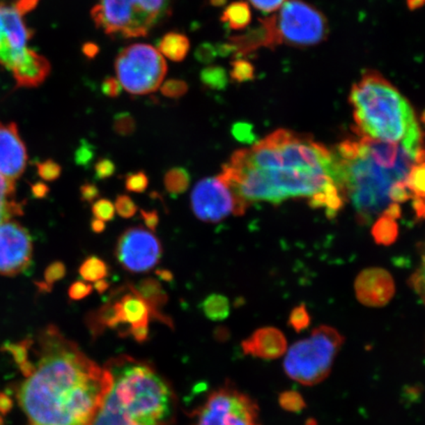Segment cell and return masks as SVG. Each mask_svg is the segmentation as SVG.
I'll return each instance as SVG.
<instances>
[{"mask_svg": "<svg viewBox=\"0 0 425 425\" xmlns=\"http://www.w3.org/2000/svg\"><path fill=\"white\" fill-rule=\"evenodd\" d=\"M218 176L247 204L305 198L332 218L345 203L333 152L286 129L233 153Z\"/></svg>", "mask_w": 425, "mask_h": 425, "instance_id": "6da1fadb", "label": "cell"}, {"mask_svg": "<svg viewBox=\"0 0 425 425\" xmlns=\"http://www.w3.org/2000/svg\"><path fill=\"white\" fill-rule=\"evenodd\" d=\"M18 389L32 425H91L111 385L109 369L90 360L49 325L40 333L39 360Z\"/></svg>", "mask_w": 425, "mask_h": 425, "instance_id": "7a4b0ae2", "label": "cell"}, {"mask_svg": "<svg viewBox=\"0 0 425 425\" xmlns=\"http://www.w3.org/2000/svg\"><path fill=\"white\" fill-rule=\"evenodd\" d=\"M337 178L362 224L381 216L393 202L397 186L405 185L415 164L424 162L400 143L360 136L341 142L333 152Z\"/></svg>", "mask_w": 425, "mask_h": 425, "instance_id": "3957f363", "label": "cell"}, {"mask_svg": "<svg viewBox=\"0 0 425 425\" xmlns=\"http://www.w3.org/2000/svg\"><path fill=\"white\" fill-rule=\"evenodd\" d=\"M107 369L111 385L91 425L173 424V392L151 365L123 355Z\"/></svg>", "mask_w": 425, "mask_h": 425, "instance_id": "277c9868", "label": "cell"}, {"mask_svg": "<svg viewBox=\"0 0 425 425\" xmlns=\"http://www.w3.org/2000/svg\"><path fill=\"white\" fill-rule=\"evenodd\" d=\"M357 135L400 143L417 156H424V132L412 105L378 71L367 70L350 90Z\"/></svg>", "mask_w": 425, "mask_h": 425, "instance_id": "5b68a950", "label": "cell"}, {"mask_svg": "<svg viewBox=\"0 0 425 425\" xmlns=\"http://www.w3.org/2000/svg\"><path fill=\"white\" fill-rule=\"evenodd\" d=\"M171 6L173 0H99L91 16L107 35L139 38L168 17Z\"/></svg>", "mask_w": 425, "mask_h": 425, "instance_id": "8992f818", "label": "cell"}, {"mask_svg": "<svg viewBox=\"0 0 425 425\" xmlns=\"http://www.w3.org/2000/svg\"><path fill=\"white\" fill-rule=\"evenodd\" d=\"M343 343L345 337L333 327H317L308 338L297 341L286 350L284 360L286 374L302 385L321 383L331 373Z\"/></svg>", "mask_w": 425, "mask_h": 425, "instance_id": "52a82bcc", "label": "cell"}, {"mask_svg": "<svg viewBox=\"0 0 425 425\" xmlns=\"http://www.w3.org/2000/svg\"><path fill=\"white\" fill-rule=\"evenodd\" d=\"M271 20L278 45L314 47L329 34L323 13L302 0H286Z\"/></svg>", "mask_w": 425, "mask_h": 425, "instance_id": "ba28073f", "label": "cell"}, {"mask_svg": "<svg viewBox=\"0 0 425 425\" xmlns=\"http://www.w3.org/2000/svg\"><path fill=\"white\" fill-rule=\"evenodd\" d=\"M121 87L131 95H147L161 87L168 65L157 49L134 44L123 49L114 63Z\"/></svg>", "mask_w": 425, "mask_h": 425, "instance_id": "9c48e42d", "label": "cell"}, {"mask_svg": "<svg viewBox=\"0 0 425 425\" xmlns=\"http://www.w3.org/2000/svg\"><path fill=\"white\" fill-rule=\"evenodd\" d=\"M196 425H262L256 401L226 384L210 394L197 410Z\"/></svg>", "mask_w": 425, "mask_h": 425, "instance_id": "30bf717a", "label": "cell"}, {"mask_svg": "<svg viewBox=\"0 0 425 425\" xmlns=\"http://www.w3.org/2000/svg\"><path fill=\"white\" fill-rule=\"evenodd\" d=\"M40 0H16L13 3L0 1V65L9 71L27 51L33 31L25 22V15Z\"/></svg>", "mask_w": 425, "mask_h": 425, "instance_id": "8fae6325", "label": "cell"}, {"mask_svg": "<svg viewBox=\"0 0 425 425\" xmlns=\"http://www.w3.org/2000/svg\"><path fill=\"white\" fill-rule=\"evenodd\" d=\"M190 202L196 218L205 223H218L231 214L242 215L248 205L219 176L200 180Z\"/></svg>", "mask_w": 425, "mask_h": 425, "instance_id": "7c38bea8", "label": "cell"}, {"mask_svg": "<svg viewBox=\"0 0 425 425\" xmlns=\"http://www.w3.org/2000/svg\"><path fill=\"white\" fill-rule=\"evenodd\" d=\"M121 266L130 273H146L159 264L162 255L161 241L142 226L129 228L119 236L114 250Z\"/></svg>", "mask_w": 425, "mask_h": 425, "instance_id": "4fadbf2b", "label": "cell"}, {"mask_svg": "<svg viewBox=\"0 0 425 425\" xmlns=\"http://www.w3.org/2000/svg\"><path fill=\"white\" fill-rule=\"evenodd\" d=\"M33 240L27 229L9 219L0 224V275L14 277L32 264Z\"/></svg>", "mask_w": 425, "mask_h": 425, "instance_id": "5bb4252c", "label": "cell"}, {"mask_svg": "<svg viewBox=\"0 0 425 425\" xmlns=\"http://www.w3.org/2000/svg\"><path fill=\"white\" fill-rule=\"evenodd\" d=\"M355 291L358 302L365 307H383L395 295V281L386 270L365 269L355 280Z\"/></svg>", "mask_w": 425, "mask_h": 425, "instance_id": "9a60e30c", "label": "cell"}, {"mask_svg": "<svg viewBox=\"0 0 425 425\" xmlns=\"http://www.w3.org/2000/svg\"><path fill=\"white\" fill-rule=\"evenodd\" d=\"M28 155L17 125L0 123V174L15 183L27 166Z\"/></svg>", "mask_w": 425, "mask_h": 425, "instance_id": "2e32d148", "label": "cell"}, {"mask_svg": "<svg viewBox=\"0 0 425 425\" xmlns=\"http://www.w3.org/2000/svg\"><path fill=\"white\" fill-rule=\"evenodd\" d=\"M241 348L247 355L271 360L283 357L288 350V341L279 329L264 327L258 329L249 338L241 341Z\"/></svg>", "mask_w": 425, "mask_h": 425, "instance_id": "e0dca14e", "label": "cell"}, {"mask_svg": "<svg viewBox=\"0 0 425 425\" xmlns=\"http://www.w3.org/2000/svg\"><path fill=\"white\" fill-rule=\"evenodd\" d=\"M52 66L45 56L27 49L10 72L19 88L39 87L49 77Z\"/></svg>", "mask_w": 425, "mask_h": 425, "instance_id": "ac0fdd59", "label": "cell"}, {"mask_svg": "<svg viewBox=\"0 0 425 425\" xmlns=\"http://www.w3.org/2000/svg\"><path fill=\"white\" fill-rule=\"evenodd\" d=\"M114 304L118 309L119 324H128V329L137 326H148L150 319L153 317L151 307L131 290L121 300L114 302Z\"/></svg>", "mask_w": 425, "mask_h": 425, "instance_id": "d6986e66", "label": "cell"}, {"mask_svg": "<svg viewBox=\"0 0 425 425\" xmlns=\"http://www.w3.org/2000/svg\"><path fill=\"white\" fill-rule=\"evenodd\" d=\"M129 290L134 291L151 307L153 317L162 323L171 324V320L167 318L160 309L168 302V293L164 291L161 283L155 278H144L136 285H128Z\"/></svg>", "mask_w": 425, "mask_h": 425, "instance_id": "ffe728a7", "label": "cell"}, {"mask_svg": "<svg viewBox=\"0 0 425 425\" xmlns=\"http://www.w3.org/2000/svg\"><path fill=\"white\" fill-rule=\"evenodd\" d=\"M15 188V183L0 174V224L23 215V202L16 201Z\"/></svg>", "mask_w": 425, "mask_h": 425, "instance_id": "44dd1931", "label": "cell"}, {"mask_svg": "<svg viewBox=\"0 0 425 425\" xmlns=\"http://www.w3.org/2000/svg\"><path fill=\"white\" fill-rule=\"evenodd\" d=\"M190 49V39L180 33L171 32L164 35L157 45V51L169 61L180 62Z\"/></svg>", "mask_w": 425, "mask_h": 425, "instance_id": "7402d4cb", "label": "cell"}, {"mask_svg": "<svg viewBox=\"0 0 425 425\" xmlns=\"http://www.w3.org/2000/svg\"><path fill=\"white\" fill-rule=\"evenodd\" d=\"M221 20L222 22L228 24L231 30H245L252 23V10L247 2H233L224 9Z\"/></svg>", "mask_w": 425, "mask_h": 425, "instance_id": "603a6c76", "label": "cell"}, {"mask_svg": "<svg viewBox=\"0 0 425 425\" xmlns=\"http://www.w3.org/2000/svg\"><path fill=\"white\" fill-rule=\"evenodd\" d=\"M203 314L212 321H223L230 316L231 307L229 298L219 293H212L201 303Z\"/></svg>", "mask_w": 425, "mask_h": 425, "instance_id": "cb8c5ba5", "label": "cell"}, {"mask_svg": "<svg viewBox=\"0 0 425 425\" xmlns=\"http://www.w3.org/2000/svg\"><path fill=\"white\" fill-rule=\"evenodd\" d=\"M371 233L378 245H393L399 235L397 221L386 215H381L372 226Z\"/></svg>", "mask_w": 425, "mask_h": 425, "instance_id": "d4e9b609", "label": "cell"}, {"mask_svg": "<svg viewBox=\"0 0 425 425\" xmlns=\"http://www.w3.org/2000/svg\"><path fill=\"white\" fill-rule=\"evenodd\" d=\"M78 272L83 280L95 283L109 277V267L102 258L92 255L86 258L79 267Z\"/></svg>", "mask_w": 425, "mask_h": 425, "instance_id": "484cf974", "label": "cell"}, {"mask_svg": "<svg viewBox=\"0 0 425 425\" xmlns=\"http://www.w3.org/2000/svg\"><path fill=\"white\" fill-rule=\"evenodd\" d=\"M164 185L171 196L183 194L190 188V174L187 169L176 167L164 174Z\"/></svg>", "mask_w": 425, "mask_h": 425, "instance_id": "4316f807", "label": "cell"}, {"mask_svg": "<svg viewBox=\"0 0 425 425\" xmlns=\"http://www.w3.org/2000/svg\"><path fill=\"white\" fill-rule=\"evenodd\" d=\"M200 78L203 85L212 90H223L229 83L228 74L219 66H209L203 69Z\"/></svg>", "mask_w": 425, "mask_h": 425, "instance_id": "83f0119b", "label": "cell"}, {"mask_svg": "<svg viewBox=\"0 0 425 425\" xmlns=\"http://www.w3.org/2000/svg\"><path fill=\"white\" fill-rule=\"evenodd\" d=\"M65 276V264L61 261L52 262V263L49 264V266L47 267V269H45L44 281L38 283L37 286H39V290L40 291L49 293V291H52V286H54L56 281L62 280Z\"/></svg>", "mask_w": 425, "mask_h": 425, "instance_id": "f1b7e54d", "label": "cell"}, {"mask_svg": "<svg viewBox=\"0 0 425 425\" xmlns=\"http://www.w3.org/2000/svg\"><path fill=\"white\" fill-rule=\"evenodd\" d=\"M279 405L286 412L300 414L305 408L304 399L297 391H285L279 396Z\"/></svg>", "mask_w": 425, "mask_h": 425, "instance_id": "f546056e", "label": "cell"}, {"mask_svg": "<svg viewBox=\"0 0 425 425\" xmlns=\"http://www.w3.org/2000/svg\"><path fill=\"white\" fill-rule=\"evenodd\" d=\"M311 323V317L308 314L307 308L304 304L298 305L293 308L288 318V325L297 333L307 330Z\"/></svg>", "mask_w": 425, "mask_h": 425, "instance_id": "4dcf8cb0", "label": "cell"}, {"mask_svg": "<svg viewBox=\"0 0 425 425\" xmlns=\"http://www.w3.org/2000/svg\"><path fill=\"white\" fill-rule=\"evenodd\" d=\"M231 77L236 82H247L254 78V66L245 59H236L231 63Z\"/></svg>", "mask_w": 425, "mask_h": 425, "instance_id": "1f68e13d", "label": "cell"}, {"mask_svg": "<svg viewBox=\"0 0 425 425\" xmlns=\"http://www.w3.org/2000/svg\"><path fill=\"white\" fill-rule=\"evenodd\" d=\"M95 150L94 146L88 141H81L80 145L74 153V162L80 168L89 169L91 164L94 161Z\"/></svg>", "mask_w": 425, "mask_h": 425, "instance_id": "d6a6232c", "label": "cell"}, {"mask_svg": "<svg viewBox=\"0 0 425 425\" xmlns=\"http://www.w3.org/2000/svg\"><path fill=\"white\" fill-rule=\"evenodd\" d=\"M135 119L128 112H121L114 119V130L118 135L129 136L135 132Z\"/></svg>", "mask_w": 425, "mask_h": 425, "instance_id": "836d02e7", "label": "cell"}, {"mask_svg": "<svg viewBox=\"0 0 425 425\" xmlns=\"http://www.w3.org/2000/svg\"><path fill=\"white\" fill-rule=\"evenodd\" d=\"M92 212L95 219H101V221L109 222L112 221L116 216V208L114 204L106 198L97 200L92 205Z\"/></svg>", "mask_w": 425, "mask_h": 425, "instance_id": "e575fe53", "label": "cell"}, {"mask_svg": "<svg viewBox=\"0 0 425 425\" xmlns=\"http://www.w3.org/2000/svg\"><path fill=\"white\" fill-rule=\"evenodd\" d=\"M149 185V178L145 171L130 173L125 178V188L129 192L143 193Z\"/></svg>", "mask_w": 425, "mask_h": 425, "instance_id": "d590c367", "label": "cell"}, {"mask_svg": "<svg viewBox=\"0 0 425 425\" xmlns=\"http://www.w3.org/2000/svg\"><path fill=\"white\" fill-rule=\"evenodd\" d=\"M188 85L185 81L179 79H169L162 85V94L171 99H179L187 93Z\"/></svg>", "mask_w": 425, "mask_h": 425, "instance_id": "8d00e7d4", "label": "cell"}, {"mask_svg": "<svg viewBox=\"0 0 425 425\" xmlns=\"http://www.w3.org/2000/svg\"><path fill=\"white\" fill-rule=\"evenodd\" d=\"M38 173L45 181H56L61 178L62 168L59 162L49 159L37 164Z\"/></svg>", "mask_w": 425, "mask_h": 425, "instance_id": "74e56055", "label": "cell"}, {"mask_svg": "<svg viewBox=\"0 0 425 425\" xmlns=\"http://www.w3.org/2000/svg\"><path fill=\"white\" fill-rule=\"evenodd\" d=\"M114 208H116V211L118 212L119 216L124 219L132 218L138 211L137 205L131 199L130 196L125 194H121L116 197Z\"/></svg>", "mask_w": 425, "mask_h": 425, "instance_id": "f35d334b", "label": "cell"}, {"mask_svg": "<svg viewBox=\"0 0 425 425\" xmlns=\"http://www.w3.org/2000/svg\"><path fill=\"white\" fill-rule=\"evenodd\" d=\"M94 169L95 180H106L114 176L116 166L109 157H102L94 164Z\"/></svg>", "mask_w": 425, "mask_h": 425, "instance_id": "ab89813d", "label": "cell"}, {"mask_svg": "<svg viewBox=\"0 0 425 425\" xmlns=\"http://www.w3.org/2000/svg\"><path fill=\"white\" fill-rule=\"evenodd\" d=\"M93 286L82 281H76L68 288V297L72 300H81L89 297L92 293Z\"/></svg>", "mask_w": 425, "mask_h": 425, "instance_id": "60d3db41", "label": "cell"}, {"mask_svg": "<svg viewBox=\"0 0 425 425\" xmlns=\"http://www.w3.org/2000/svg\"><path fill=\"white\" fill-rule=\"evenodd\" d=\"M250 4L257 10L263 13H272L278 11L286 0H248Z\"/></svg>", "mask_w": 425, "mask_h": 425, "instance_id": "b9f144b4", "label": "cell"}, {"mask_svg": "<svg viewBox=\"0 0 425 425\" xmlns=\"http://www.w3.org/2000/svg\"><path fill=\"white\" fill-rule=\"evenodd\" d=\"M217 56H218V54H217L216 47L210 44L199 45L195 52L197 61L203 62V63H210L216 59Z\"/></svg>", "mask_w": 425, "mask_h": 425, "instance_id": "7bdbcfd3", "label": "cell"}, {"mask_svg": "<svg viewBox=\"0 0 425 425\" xmlns=\"http://www.w3.org/2000/svg\"><path fill=\"white\" fill-rule=\"evenodd\" d=\"M100 197V190L95 183H85L80 186V199L85 203H92Z\"/></svg>", "mask_w": 425, "mask_h": 425, "instance_id": "ee69618b", "label": "cell"}, {"mask_svg": "<svg viewBox=\"0 0 425 425\" xmlns=\"http://www.w3.org/2000/svg\"><path fill=\"white\" fill-rule=\"evenodd\" d=\"M422 387L420 385H410L403 387L402 392V401L408 405L419 402L422 397Z\"/></svg>", "mask_w": 425, "mask_h": 425, "instance_id": "f6af8a7d", "label": "cell"}, {"mask_svg": "<svg viewBox=\"0 0 425 425\" xmlns=\"http://www.w3.org/2000/svg\"><path fill=\"white\" fill-rule=\"evenodd\" d=\"M121 90H123V87H121V83L118 82V79L112 77L107 78L106 80L104 81V83H102V93L107 95V97H118V95H121Z\"/></svg>", "mask_w": 425, "mask_h": 425, "instance_id": "bcb514c9", "label": "cell"}, {"mask_svg": "<svg viewBox=\"0 0 425 425\" xmlns=\"http://www.w3.org/2000/svg\"><path fill=\"white\" fill-rule=\"evenodd\" d=\"M140 212L141 217H142L143 221H144L145 226L149 229L150 231L154 233V231L157 230L160 223L159 214H157L156 210L146 211V210L142 209Z\"/></svg>", "mask_w": 425, "mask_h": 425, "instance_id": "7dc6e473", "label": "cell"}, {"mask_svg": "<svg viewBox=\"0 0 425 425\" xmlns=\"http://www.w3.org/2000/svg\"><path fill=\"white\" fill-rule=\"evenodd\" d=\"M424 267L420 268L419 271H417V273L412 277L410 279V286H412V290L417 293V295H419L422 298V300H424Z\"/></svg>", "mask_w": 425, "mask_h": 425, "instance_id": "c3c4849f", "label": "cell"}, {"mask_svg": "<svg viewBox=\"0 0 425 425\" xmlns=\"http://www.w3.org/2000/svg\"><path fill=\"white\" fill-rule=\"evenodd\" d=\"M233 134L235 135L236 139L240 141L253 140L252 126L245 125V123H238L233 126Z\"/></svg>", "mask_w": 425, "mask_h": 425, "instance_id": "681fc988", "label": "cell"}, {"mask_svg": "<svg viewBox=\"0 0 425 425\" xmlns=\"http://www.w3.org/2000/svg\"><path fill=\"white\" fill-rule=\"evenodd\" d=\"M128 334L135 339V341L143 343L149 337V328L148 326H137L128 329Z\"/></svg>", "mask_w": 425, "mask_h": 425, "instance_id": "f907efd6", "label": "cell"}, {"mask_svg": "<svg viewBox=\"0 0 425 425\" xmlns=\"http://www.w3.org/2000/svg\"><path fill=\"white\" fill-rule=\"evenodd\" d=\"M33 196L38 199L47 197L49 193V187L44 183H37L32 186Z\"/></svg>", "mask_w": 425, "mask_h": 425, "instance_id": "816d5d0a", "label": "cell"}, {"mask_svg": "<svg viewBox=\"0 0 425 425\" xmlns=\"http://www.w3.org/2000/svg\"><path fill=\"white\" fill-rule=\"evenodd\" d=\"M83 52L86 56L89 59H94L98 54H99V47L97 45L93 44V42H87L83 45Z\"/></svg>", "mask_w": 425, "mask_h": 425, "instance_id": "f5cc1de1", "label": "cell"}, {"mask_svg": "<svg viewBox=\"0 0 425 425\" xmlns=\"http://www.w3.org/2000/svg\"><path fill=\"white\" fill-rule=\"evenodd\" d=\"M91 230L95 233H102L106 230V223L99 219H92L91 221Z\"/></svg>", "mask_w": 425, "mask_h": 425, "instance_id": "db71d44e", "label": "cell"}, {"mask_svg": "<svg viewBox=\"0 0 425 425\" xmlns=\"http://www.w3.org/2000/svg\"><path fill=\"white\" fill-rule=\"evenodd\" d=\"M155 273L160 280L167 281V283H171L173 281V274L169 270L157 269Z\"/></svg>", "mask_w": 425, "mask_h": 425, "instance_id": "11a10c76", "label": "cell"}, {"mask_svg": "<svg viewBox=\"0 0 425 425\" xmlns=\"http://www.w3.org/2000/svg\"><path fill=\"white\" fill-rule=\"evenodd\" d=\"M12 408V401L6 395H0V410L4 414L8 412Z\"/></svg>", "mask_w": 425, "mask_h": 425, "instance_id": "9f6ffc18", "label": "cell"}, {"mask_svg": "<svg viewBox=\"0 0 425 425\" xmlns=\"http://www.w3.org/2000/svg\"><path fill=\"white\" fill-rule=\"evenodd\" d=\"M109 286H111V285H109V281L102 279V280L95 281V285L93 286V288H95L99 293H104L109 290Z\"/></svg>", "mask_w": 425, "mask_h": 425, "instance_id": "6f0895ef", "label": "cell"}, {"mask_svg": "<svg viewBox=\"0 0 425 425\" xmlns=\"http://www.w3.org/2000/svg\"><path fill=\"white\" fill-rule=\"evenodd\" d=\"M424 0H407L408 7L410 10L420 8V7L424 6Z\"/></svg>", "mask_w": 425, "mask_h": 425, "instance_id": "680465c9", "label": "cell"}, {"mask_svg": "<svg viewBox=\"0 0 425 425\" xmlns=\"http://www.w3.org/2000/svg\"><path fill=\"white\" fill-rule=\"evenodd\" d=\"M226 0H210V2H211L212 6H224V3H226Z\"/></svg>", "mask_w": 425, "mask_h": 425, "instance_id": "91938a15", "label": "cell"}, {"mask_svg": "<svg viewBox=\"0 0 425 425\" xmlns=\"http://www.w3.org/2000/svg\"><path fill=\"white\" fill-rule=\"evenodd\" d=\"M307 425H317L316 420L314 419H309L307 422Z\"/></svg>", "mask_w": 425, "mask_h": 425, "instance_id": "94428289", "label": "cell"}]
</instances>
